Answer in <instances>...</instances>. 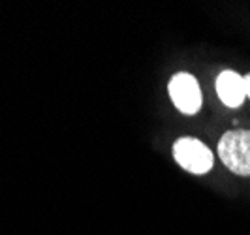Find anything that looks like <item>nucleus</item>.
<instances>
[{
  "instance_id": "nucleus-1",
  "label": "nucleus",
  "mask_w": 250,
  "mask_h": 235,
  "mask_svg": "<svg viewBox=\"0 0 250 235\" xmlns=\"http://www.w3.org/2000/svg\"><path fill=\"white\" fill-rule=\"evenodd\" d=\"M218 156L235 175L250 177V130H229L218 141Z\"/></svg>"
},
{
  "instance_id": "nucleus-2",
  "label": "nucleus",
  "mask_w": 250,
  "mask_h": 235,
  "mask_svg": "<svg viewBox=\"0 0 250 235\" xmlns=\"http://www.w3.org/2000/svg\"><path fill=\"white\" fill-rule=\"evenodd\" d=\"M173 158L188 173L203 175L211 171L214 156L211 149L196 137H181L173 143Z\"/></svg>"
},
{
  "instance_id": "nucleus-3",
  "label": "nucleus",
  "mask_w": 250,
  "mask_h": 235,
  "mask_svg": "<svg viewBox=\"0 0 250 235\" xmlns=\"http://www.w3.org/2000/svg\"><path fill=\"white\" fill-rule=\"evenodd\" d=\"M167 90H169V98L173 102V106L181 113L196 115L201 109L203 96H201L200 83L196 81L194 75L187 74V72L175 74L169 79Z\"/></svg>"
},
{
  "instance_id": "nucleus-4",
  "label": "nucleus",
  "mask_w": 250,
  "mask_h": 235,
  "mask_svg": "<svg viewBox=\"0 0 250 235\" xmlns=\"http://www.w3.org/2000/svg\"><path fill=\"white\" fill-rule=\"evenodd\" d=\"M216 94L228 107H239L247 98L245 79L233 70H224L216 77Z\"/></svg>"
},
{
  "instance_id": "nucleus-5",
  "label": "nucleus",
  "mask_w": 250,
  "mask_h": 235,
  "mask_svg": "<svg viewBox=\"0 0 250 235\" xmlns=\"http://www.w3.org/2000/svg\"><path fill=\"white\" fill-rule=\"evenodd\" d=\"M245 90H247V98H250V74H247L245 77Z\"/></svg>"
}]
</instances>
